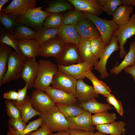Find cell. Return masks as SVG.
I'll list each match as a JSON object with an SVG mask.
<instances>
[{"label": "cell", "mask_w": 135, "mask_h": 135, "mask_svg": "<svg viewBox=\"0 0 135 135\" xmlns=\"http://www.w3.org/2000/svg\"><path fill=\"white\" fill-rule=\"evenodd\" d=\"M38 63L37 75L33 87L45 92L51 84L53 77L58 70V66L48 60H41Z\"/></svg>", "instance_id": "1"}, {"label": "cell", "mask_w": 135, "mask_h": 135, "mask_svg": "<svg viewBox=\"0 0 135 135\" xmlns=\"http://www.w3.org/2000/svg\"><path fill=\"white\" fill-rule=\"evenodd\" d=\"M39 116L42 123L52 132L68 130L69 129L66 118L55 105Z\"/></svg>", "instance_id": "2"}, {"label": "cell", "mask_w": 135, "mask_h": 135, "mask_svg": "<svg viewBox=\"0 0 135 135\" xmlns=\"http://www.w3.org/2000/svg\"><path fill=\"white\" fill-rule=\"evenodd\" d=\"M46 5L36 7L28 10L24 14L16 16L17 22L26 25L36 31L42 26L46 19L52 13L42 10Z\"/></svg>", "instance_id": "3"}, {"label": "cell", "mask_w": 135, "mask_h": 135, "mask_svg": "<svg viewBox=\"0 0 135 135\" xmlns=\"http://www.w3.org/2000/svg\"><path fill=\"white\" fill-rule=\"evenodd\" d=\"M83 12L84 16L90 19L97 28L106 46H108L113 34L119 28L118 26L112 19L108 20L89 13Z\"/></svg>", "instance_id": "4"}, {"label": "cell", "mask_w": 135, "mask_h": 135, "mask_svg": "<svg viewBox=\"0 0 135 135\" xmlns=\"http://www.w3.org/2000/svg\"><path fill=\"white\" fill-rule=\"evenodd\" d=\"M26 58L15 51L12 52L8 58L6 71L0 83V87L12 80L20 78Z\"/></svg>", "instance_id": "5"}, {"label": "cell", "mask_w": 135, "mask_h": 135, "mask_svg": "<svg viewBox=\"0 0 135 135\" xmlns=\"http://www.w3.org/2000/svg\"><path fill=\"white\" fill-rule=\"evenodd\" d=\"M112 34L117 36L119 44V55L120 58H122L127 54L124 48L127 40L135 35V13L132 15L128 22L125 25L119 27Z\"/></svg>", "instance_id": "6"}, {"label": "cell", "mask_w": 135, "mask_h": 135, "mask_svg": "<svg viewBox=\"0 0 135 135\" xmlns=\"http://www.w3.org/2000/svg\"><path fill=\"white\" fill-rule=\"evenodd\" d=\"M77 80L58 70L55 74L51 84L53 87L75 95Z\"/></svg>", "instance_id": "7"}, {"label": "cell", "mask_w": 135, "mask_h": 135, "mask_svg": "<svg viewBox=\"0 0 135 135\" xmlns=\"http://www.w3.org/2000/svg\"><path fill=\"white\" fill-rule=\"evenodd\" d=\"M30 100L33 108L41 114L55 105L54 102L45 92L36 89L32 92Z\"/></svg>", "instance_id": "8"}, {"label": "cell", "mask_w": 135, "mask_h": 135, "mask_svg": "<svg viewBox=\"0 0 135 135\" xmlns=\"http://www.w3.org/2000/svg\"><path fill=\"white\" fill-rule=\"evenodd\" d=\"M118 42L116 36L112 34L110 44L106 48L100 58L99 61L94 66V69L100 73L102 79L106 78L109 75L106 70V64L112 54L120 49Z\"/></svg>", "instance_id": "9"}, {"label": "cell", "mask_w": 135, "mask_h": 135, "mask_svg": "<svg viewBox=\"0 0 135 135\" xmlns=\"http://www.w3.org/2000/svg\"><path fill=\"white\" fill-rule=\"evenodd\" d=\"M66 44L57 36L40 46L39 56L57 58L60 55Z\"/></svg>", "instance_id": "10"}, {"label": "cell", "mask_w": 135, "mask_h": 135, "mask_svg": "<svg viewBox=\"0 0 135 135\" xmlns=\"http://www.w3.org/2000/svg\"><path fill=\"white\" fill-rule=\"evenodd\" d=\"M57 65L66 66L82 62L77 45L66 43L60 56L56 58Z\"/></svg>", "instance_id": "11"}, {"label": "cell", "mask_w": 135, "mask_h": 135, "mask_svg": "<svg viewBox=\"0 0 135 135\" xmlns=\"http://www.w3.org/2000/svg\"><path fill=\"white\" fill-rule=\"evenodd\" d=\"M38 63L36 57L26 58L21 72L20 78L24 80L28 89L30 90L34 87L36 78Z\"/></svg>", "instance_id": "12"}, {"label": "cell", "mask_w": 135, "mask_h": 135, "mask_svg": "<svg viewBox=\"0 0 135 135\" xmlns=\"http://www.w3.org/2000/svg\"><path fill=\"white\" fill-rule=\"evenodd\" d=\"M36 0H13L5 8H2L0 12L16 16L36 8Z\"/></svg>", "instance_id": "13"}, {"label": "cell", "mask_w": 135, "mask_h": 135, "mask_svg": "<svg viewBox=\"0 0 135 135\" xmlns=\"http://www.w3.org/2000/svg\"><path fill=\"white\" fill-rule=\"evenodd\" d=\"M92 116L91 114L84 110L76 116L66 118L68 123L69 129L94 131L95 127L92 123Z\"/></svg>", "instance_id": "14"}, {"label": "cell", "mask_w": 135, "mask_h": 135, "mask_svg": "<svg viewBox=\"0 0 135 135\" xmlns=\"http://www.w3.org/2000/svg\"><path fill=\"white\" fill-rule=\"evenodd\" d=\"M75 28L82 38L88 39L102 38L99 31L94 24L90 19L84 16L75 26Z\"/></svg>", "instance_id": "15"}, {"label": "cell", "mask_w": 135, "mask_h": 135, "mask_svg": "<svg viewBox=\"0 0 135 135\" xmlns=\"http://www.w3.org/2000/svg\"><path fill=\"white\" fill-rule=\"evenodd\" d=\"M55 104L68 105L78 104L75 96L50 86L45 91Z\"/></svg>", "instance_id": "16"}, {"label": "cell", "mask_w": 135, "mask_h": 135, "mask_svg": "<svg viewBox=\"0 0 135 135\" xmlns=\"http://www.w3.org/2000/svg\"><path fill=\"white\" fill-rule=\"evenodd\" d=\"M76 10L89 13L97 16L103 12L98 0H68Z\"/></svg>", "instance_id": "17"}, {"label": "cell", "mask_w": 135, "mask_h": 135, "mask_svg": "<svg viewBox=\"0 0 135 135\" xmlns=\"http://www.w3.org/2000/svg\"><path fill=\"white\" fill-rule=\"evenodd\" d=\"M57 66L58 70L73 77L77 80L84 79L86 77L84 73L89 70H92L93 67L88 64L83 62L66 66Z\"/></svg>", "instance_id": "18"}, {"label": "cell", "mask_w": 135, "mask_h": 135, "mask_svg": "<svg viewBox=\"0 0 135 135\" xmlns=\"http://www.w3.org/2000/svg\"><path fill=\"white\" fill-rule=\"evenodd\" d=\"M18 46L22 55L26 58L39 56L40 46L36 40L18 39Z\"/></svg>", "instance_id": "19"}, {"label": "cell", "mask_w": 135, "mask_h": 135, "mask_svg": "<svg viewBox=\"0 0 135 135\" xmlns=\"http://www.w3.org/2000/svg\"><path fill=\"white\" fill-rule=\"evenodd\" d=\"M75 96L80 103L99 97L98 94L95 92L93 86L87 84L82 79L77 80Z\"/></svg>", "instance_id": "20"}, {"label": "cell", "mask_w": 135, "mask_h": 135, "mask_svg": "<svg viewBox=\"0 0 135 135\" xmlns=\"http://www.w3.org/2000/svg\"><path fill=\"white\" fill-rule=\"evenodd\" d=\"M77 46L82 62L94 66L97 63L98 60L92 52L89 39L81 38Z\"/></svg>", "instance_id": "21"}, {"label": "cell", "mask_w": 135, "mask_h": 135, "mask_svg": "<svg viewBox=\"0 0 135 135\" xmlns=\"http://www.w3.org/2000/svg\"><path fill=\"white\" fill-rule=\"evenodd\" d=\"M12 102L20 110L21 118L25 124L31 118L37 115L40 116L41 114L33 108L31 104L30 96L28 95H27L25 100L22 103L15 100Z\"/></svg>", "instance_id": "22"}, {"label": "cell", "mask_w": 135, "mask_h": 135, "mask_svg": "<svg viewBox=\"0 0 135 135\" xmlns=\"http://www.w3.org/2000/svg\"><path fill=\"white\" fill-rule=\"evenodd\" d=\"M57 36L66 43L77 45L81 37L77 31L74 25H63L59 28Z\"/></svg>", "instance_id": "23"}, {"label": "cell", "mask_w": 135, "mask_h": 135, "mask_svg": "<svg viewBox=\"0 0 135 135\" xmlns=\"http://www.w3.org/2000/svg\"><path fill=\"white\" fill-rule=\"evenodd\" d=\"M125 123L122 121H114L110 123L96 126L95 129L98 132L112 135L125 134Z\"/></svg>", "instance_id": "24"}, {"label": "cell", "mask_w": 135, "mask_h": 135, "mask_svg": "<svg viewBox=\"0 0 135 135\" xmlns=\"http://www.w3.org/2000/svg\"><path fill=\"white\" fill-rule=\"evenodd\" d=\"M135 64V40L130 43L128 52L125 56L124 60L119 65L114 67L111 70V72L116 75L126 67Z\"/></svg>", "instance_id": "25"}, {"label": "cell", "mask_w": 135, "mask_h": 135, "mask_svg": "<svg viewBox=\"0 0 135 135\" xmlns=\"http://www.w3.org/2000/svg\"><path fill=\"white\" fill-rule=\"evenodd\" d=\"M84 75L92 82L94 90L96 94H101L106 98L110 94L111 90L109 87L106 83L98 79L91 70H88L84 73Z\"/></svg>", "instance_id": "26"}, {"label": "cell", "mask_w": 135, "mask_h": 135, "mask_svg": "<svg viewBox=\"0 0 135 135\" xmlns=\"http://www.w3.org/2000/svg\"><path fill=\"white\" fill-rule=\"evenodd\" d=\"M133 9L132 6L121 5L116 9L112 19L119 27L122 26L126 24L130 20V15Z\"/></svg>", "instance_id": "27"}, {"label": "cell", "mask_w": 135, "mask_h": 135, "mask_svg": "<svg viewBox=\"0 0 135 135\" xmlns=\"http://www.w3.org/2000/svg\"><path fill=\"white\" fill-rule=\"evenodd\" d=\"M44 2L47 6L44 11L49 13H60L75 8L68 0H56Z\"/></svg>", "instance_id": "28"}, {"label": "cell", "mask_w": 135, "mask_h": 135, "mask_svg": "<svg viewBox=\"0 0 135 135\" xmlns=\"http://www.w3.org/2000/svg\"><path fill=\"white\" fill-rule=\"evenodd\" d=\"M79 106L84 110L90 114L97 113L107 111L114 108L108 104H103L99 102L95 98L84 102L80 103Z\"/></svg>", "instance_id": "29"}, {"label": "cell", "mask_w": 135, "mask_h": 135, "mask_svg": "<svg viewBox=\"0 0 135 135\" xmlns=\"http://www.w3.org/2000/svg\"><path fill=\"white\" fill-rule=\"evenodd\" d=\"M13 34L17 39H37L36 31L26 25L19 23L15 27Z\"/></svg>", "instance_id": "30"}, {"label": "cell", "mask_w": 135, "mask_h": 135, "mask_svg": "<svg viewBox=\"0 0 135 135\" xmlns=\"http://www.w3.org/2000/svg\"><path fill=\"white\" fill-rule=\"evenodd\" d=\"M12 51L10 46L0 44V83L6 71L8 58Z\"/></svg>", "instance_id": "31"}, {"label": "cell", "mask_w": 135, "mask_h": 135, "mask_svg": "<svg viewBox=\"0 0 135 135\" xmlns=\"http://www.w3.org/2000/svg\"><path fill=\"white\" fill-rule=\"evenodd\" d=\"M59 28H50L42 26L37 31L36 40L39 42L40 46L56 36Z\"/></svg>", "instance_id": "32"}, {"label": "cell", "mask_w": 135, "mask_h": 135, "mask_svg": "<svg viewBox=\"0 0 135 135\" xmlns=\"http://www.w3.org/2000/svg\"><path fill=\"white\" fill-rule=\"evenodd\" d=\"M55 105L66 118L76 116L81 114L84 110L79 104L68 105L56 103Z\"/></svg>", "instance_id": "33"}, {"label": "cell", "mask_w": 135, "mask_h": 135, "mask_svg": "<svg viewBox=\"0 0 135 135\" xmlns=\"http://www.w3.org/2000/svg\"><path fill=\"white\" fill-rule=\"evenodd\" d=\"M116 114L105 111L95 114L92 116V120L94 126L106 124L112 122L116 119Z\"/></svg>", "instance_id": "34"}, {"label": "cell", "mask_w": 135, "mask_h": 135, "mask_svg": "<svg viewBox=\"0 0 135 135\" xmlns=\"http://www.w3.org/2000/svg\"><path fill=\"white\" fill-rule=\"evenodd\" d=\"M3 44L13 48L18 54H21L18 46V39L13 34L1 28L0 30V44Z\"/></svg>", "instance_id": "35"}, {"label": "cell", "mask_w": 135, "mask_h": 135, "mask_svg": "<svg viewBox=\"0 0 135 135\" xmlns=\"http://www.w3.org/2000/svg\"><path fill=\"white\" fill-rule=\"evenodd\" d=\"M42 123V119L40 117L37 119L29 122L26 128L20 132L16 131L11 126H8L6 135H26L31 132L37 130Z\"/></svg>", "instance_id": "36"}, {"label": "cell", "mask_w": 135, "mask_h": 135, "mask_svg": "<svg viewBox=\"0 0 135 135\" xmlns=\"http://www.w3.org/2000/svg\"><path fill=\"white\" fill-rule=\"evenodd\" d=\"M84 16L83 12L72 9L63 16L62 26H76Z\"/></svg>", "instance_id": "37"}, {"label": "cell", "mask_w": 135, "mask_h": 135, "mask_svg": "<svg viewBox=\"0 0 135 135\" xmlns=\"http://www.w3.org/2000/svg\"><path fill=\"white\" fill-rule=\"evenodd\" d=\"M0 22L7 31L12 34L18 23L16 16L0 12Z\"/></svg>", "instance_id": "38"}, {"label": "cell", "mask_w": 135, "mask_h": 135, "mask_svg": "<svg viewBox=\"0 0 135 135\" xmlns=\"http://www.w3.org/2000/svg\"><path fill=\"white\" fill-rule=\"evenodd\" d=\"M92 52L98 59L100 58L106 47L102 38H92L89 39Z\"/></svg>", "instance_id": "39"}, {"label": "cell", "mask_w": 135, "mask_h": 135, "mask_svg": "<svg viewBox=\"0 0 135 135\" xmlns=\"http://www.w3.org/2000/svg\"><path fill=\"white\" fill-rule=\"evenodd\" d=\"M63 16L60 13H52L46 19L42 26L50 28H59L62 25Z\"/></svg>", "instance_id": "40"}, {"label": "cell", "mask_w": 135, "mask_h": 135, "mask_svg": "<svg viewBox=\"0 0 135 135\" xmlns=\"http://www.w3.org/2000/svg\"><path fill=\"white\" fill-rule=\"evenodd\" d=\"M7 116L10 118H21V114L19 109L10 100H6L5 101Z\"/></svg>", "instance_id": "41"}, {"label": "cell", "mask_w": 135, "mask_h": 135, "mask_svg": "<svg viewBox=\"0 0 135 135\" xmlns=\"http://www.w3.org/2000/svg\"><path fill=\"white\" fill-rule=\"evenodd\" d=\"M122 2V0H106L105 5L102 7L103 12L113 17L116 9L121 5Z\"/></svg>", "instance_id": "42"}, {"label": "cell", "mask_w": 135, "mask_h": 135, "mask_svg": "<svg viewBox=\"0 0 135 135\" xmlns=\"http://www.w3.org/2000/svg\"><path fill=\"white\" fill-rule=\"evenodd\" d=\"M106 101L108 104L113 106L120 116L123 114V110L121 101L117 100L113 94H110L106 98Z\"/></svg>", "instance_id": "43"}, {"label": "cell", "mask_w": 135, "mask_h": 135, "mask_svg": "<svg viewBox=\"0 0 135 135\" xmlns=\"http://www.w3.org/2000/svg\"><path fill=\"white\" fill-rule=\"evenodd\" d=\"M8 126L13 128L17 131H21L24 130L26 127V124H25L21 118L18 119L10 118L8 120Z\"/></svg>", "instance_id": "44"}, {"label": "cell", "mask_w": 135, "mask_h": 135, "mask_svg": "<svg viewBox=\"0 0 135 135\" xmlns=\"http://www.w3.org/2000/svg\"><path fill=\"white\" fill-rule=\"evenodd\" d=\"M40 128L35 131L31 132L26 135H48L52 132L44 124L42 123Z\"/></svg>", "instance_id": "45"}, {"label": "cell", "mask_w": 135, "mask_h": 135, "mask_svg": "<svg viewBox=\"0 0 135 135\" xmlns=\"http://www.w3.org/2000/svg\"><path fill=\"white\" fill-rule=\"evenodd\" d=\"M28 89L27 85L25 84L22 89H18L17 91V98L16 100L15 101L19 103L23 102L25 100L27 96L26 94Z\"/></svg>", "instance_id": "46"}, {"label": "cell", "mask_w": 135, "mask_h": 135, "mask_svg": "<svg viewBox=\"0 0 135 135\" xmlns=\"http://www.w3.org/2000/svg\"><path fill=\"white\" fill-rule=\"evenodd\" d=\"M69 135H94V131H87L79 129H69Z\"/></svg>", "instance_id": "47"}, {"label": "cell", "mask_w": 135, "mask_h": 135, "mask_svg": "<svg viewBox=\"0 0 135 135\" xmlns=\"http://www.w3.org/2000/svg\"><path fill=\"white\" fill-rule=\"evenodd\" d=\"M17 97V92L14 90H10L5 92L3 96V98L7 100H16Z\"/></svg>", "instance_id": "48"}, {"label": "cell", "mask_w": 135, "mask_h": 135, "mask_svg": "<svg viewBox=\"0 0 135 135\" xmlns=\"http://www.w3.org/2000/svg\"><path fill=\"white\" fill-rule=\"evenodd\" d=\"M124 72L132 75L135 83V64L133 66H129L124 69Z\"/></svg>", "instance_id": "49"}, {"label": "cell", "mask_w": 135, "mask_h": 135, "mask_svg": "<svg viewBox=\"0 0 135 135\" xmlns=\"http://www.w3.org/2000/svg\"><path fill=\"white\" fill-rule=\"evenodd\" d=\"M122 5H128L135 6V0H122Z\"/></svg>", "instance_id": "50"}, {"label": "cell", "mask_w": 135, "mask_h": 135, "mask_svg": "<svg viewBox=\"0 0 135 135\" xmlns=\"http://www.w3.org/2000/svg\"><path fill=\"white\" fill-rule=\"evenodd\" d=\"M48 135H69V134L68 130H64L58 131L54 134L51 132Z\"/></svg>", "instance_id": "51"}, {"label": "cell", "mask_w": 135, "mask_h": 135, "mask_svg": "<svg viewBox=\"0 0 135 135\" xmlns=\"http://www.w3.org/2000/svg\"><path fill=\"white\" fill-rule=\"evenodd\" d=\"M9 0H0V12H1L2 6L6 4L8 2Z\"/></svg>", "instance_id": "52"}, {"label": "cell", "mask_w": 135, "mask_h": 135, "mask_svg": "<svg viewBox=\"0 0 135 135\" xmlns=\"http://www.w3.org/2000/svg\"><path fill=\"white\" fill-rule=\"evenodd\" d=\"M100 5L102 7L105 5L106 0H98Z\"/></svg>", "instance_id": "53"}, {"label": "cell", "mask_w": 135, "mask_h": 135, "mask_svg": "<svg viewBox=\"0 0 135 135\" xmlns=\"http://www.w3.org/2000/svg\"><path fill=\"white\" fill-rule=\"evenodd\" d=\"M94 135H112L110 134H106L99 132H95Z\"/></svg>", "instance_id": "54"}]
</instances>
